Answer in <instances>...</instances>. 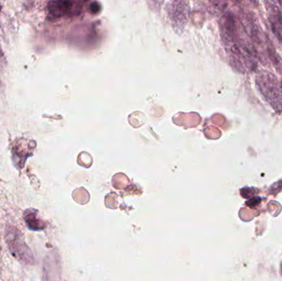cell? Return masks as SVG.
Listing matches in <instances>:
<instances>
[{
  "mask_svg": "<svg viewBox=\"0 0 282 281\" xmlns=\"http://www.w3.org/2000/svg\"><path fill=\"white\" fill-rule=\"evenodd\" d=\"M256 84L272 108L282 112V89L276 76L268 71H259L256 75Z\"/></svg>",
  "mask_w": 282,
  "mask_h": 281,
  "instance_id": "obj_1",
  "label": "cell"
},
{
  "mask_svg": "<svg viewBox=\"0 0 282 281\" xmlns=\"http://www.w3.org/2000/svg\"><path fill=\"white\" fill-rule=\"evenodd\" d=\"M5 241L10 253L17 260L24 264H34V255L24 240V235L20 230L14 226L8 227L5 233Z\"/></svg>",
  "mask_w": 282,
  "mask_h": 281,
  "instance_id": "obj_2",
  "label": "cell"
},
{
  "mask_svg": "<svg viewBox=\"0 0 282 281\" xmlns=\"http://www.w3.org/2000/svg\"><path fill=\"white\" fill-rule=\"evenodd\" d=\"M267 16L271 30L278 41L282 43V12L276 2H265Z\"/></svg>",
  "mask_w": 282,
  "mask_h": 281,
  "instance_id": "obj_3",
  "label": "cell"
},
{
  "mask_svg": "<svg viewBox=\"0 0 282 281\" xmlns=\"http://www.w3.org/2000/svg\"><path fill=\"white\" fill-rule=\"evenodd\" d=\"M24 220L27 227L32 231H40L45 228V222L40 219L38 211L33 208L24 211Z\"/></svg>",
  "mask_w": 282,
  "mask_h": 281,
  "instance_id": "obj_4",
  "label": "cell"
},
{
  "mask_svg": "<svg viewBox=\"0 0 282 281\" xmlns=\"http://www.w3.org/2000/svg\"><path fill=\"white\" fill-rule=\"evenodd\" d=\"M71 2L66 1H53L48 5L50 16L52 17H60L68 13L71 8Z\"/></svg>",
  "mask_w": 282,
  "mask_h": 281,
  "instance_id": "obj_5",
  "label": "cell"
},
{
  "mask_svg": "<svg viewBox=\"0 0 282 281\" xmlns=\"http://www.w3.org/2000/svg\"><path fill=\"white\" fill-rule=\"evenodd\" d=\"M1 9H2V4L0 3V11H1Z\"/></svg>",
  "mask_w": 282,
  "mask_h": 281,
  "instance_id": "obj_6",
  "label": "cell"
},
{
  "mask_svg": "<svg viewBox=\"0 0 282 281\" xmlns=\"http://www.w3.org/2000/svg\"><path fill=\"white\" fill-rule=\"evenodd\" d=\"M280 88H281L282 89V80H281V82H280Z\"/></svg>",
  "mask_w": 282,
  "mask_h": 281,
  "instance_id": "obj_7",
  "label": "cell"
}]
</instances>
